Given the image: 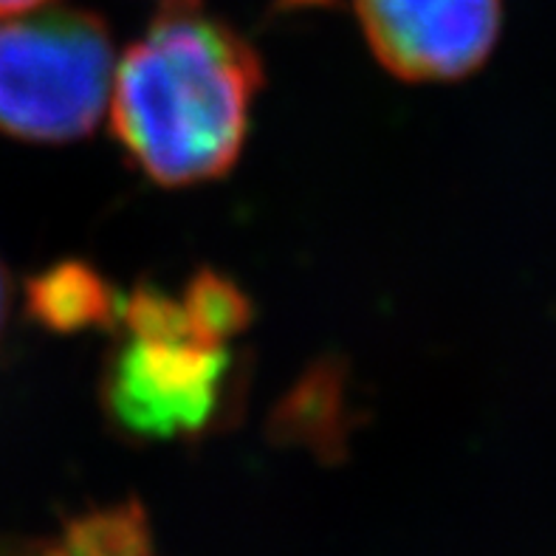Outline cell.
<instances>
[{
    "mask_svg": "<svg viewBox=\"0 0 556 556\" xmlns=\"http://www.w3.org/2000/svg\"><path fill=\"white\" fill-rule=\"evenodd\" d=\"M71 556H153V534L136 501L99 506L65 526Z\"/></svg>",
    "mask_w": 556,
    "mask_h": 556,
    "instance_id": "cell-7",
    "label": "cell"
},
{
    "mask_svg": "<svg viewBox=\"0 0 556 556\" xmlns=\"http://www.w3.org/2000/svg\"><path fill=\"white\" fill-rule=\"evenodd\" d=\"M190 328L201 342L226 345L252 325V300L238 282L212 268H201L181 296Z\"/></svg>",
    "mask_w": 556,
    "mask_h": 556,
    "instance_id": "cell-8",
    "label": "cell"
},
{
    "mask_svg": "<svg viewBox=\"0 0 556 556\" xmlns=\"http://www.w3.org/2000/svg\"><path fill=\"white\" fill-rule=\"evenodd\" d=\"M119 303L111 282L83 261H63L26 282V311L54 333L111 328L119 323Z\"/></svg>",
    "mask_w": 556,
    "mask_h": 556,
    "instance_id": "cell-6",
    "label": "cell"
},
{
    "mask_svg": "<svg viewBox=\"0 0 556 556\" xmlns=\"http://www.w3.org/2000/svg\"><path fill=\"white\" fill-rule=\"evenodd\" d=\"M333 0H275L277 9H286V12H296V9H319L331 7Z\"/></svg>",
    "mask_w": 556,
    "mask_h": 556,
    "instance_id": "cell-11",
    "label": "cell"
},
{
    "mask_svg": "<svg viewBox=\"0 0 556 556\" xmlns=\"http://www.w3.org/2000/svg\"><path fill=\"white\" fill-rule=\"evenodd\" d=\"M362 31L390 74L446 83L472 74L501 35V0H356Z\"/></svg>",
    "mask_w": 556,
    "mask_h": 556,
    "instance_id": "cell-4",
    "label": "cell"
},
{
    "mask_svg": "<svg viewBox=\"0 0 556 556\" xmlns=\"http://www.w3.org/2000/svg\"><path fill=\"white\" fill-rule=\"evenodd\" d=\"M359 421L351 370L337 356H325L305 367L282 393L266 432L277 446H296L319 460H342Z\"/></svg>",
    "mask_w": 556,
    "mask_h": 556,
    "instance_id": "cell-5",
    "label": "cell"
},
{
    "mask_svg": "<svg viewBox=\"0 0 556 556\" xmlns=\"http://www.w3.org/2000/svg\"><path fill=\"white\" fill-rule=\"evenodd\" d=\"M49 0H0V14H21L28 9H37Z\"/></svg>",
    "mask_w": 556,
    "mask_h": 556,
    "instance_id": "cell-10",
    "label": "cell"
},
{
    "mask_svg": "<svg viewBox=\"0 0 556 556\" xmlns=\"http://www.w3.org/2000/svg\"><path fill=\"white\" fill-rule=\"evenodd\" d=\"M232 356L192 337H130L108 356L102 407L134 441L201 438L229 407Z\"/></svg>",
    "mask_w": 556,
    "mask_h": 556,
    "instance_id": "cell-3",
    "label": "cell"
},
{
    "mask_svg": "<svg viewBox=\"0 0 556 556\" xmlns=\"http://www.w3.org/2000/svg\"><path fill=\"white\" fill-rule=\"evenodd\" d=\"M167 3L122 56L113 134L150 181L190 187L240 159L263 63L238 28L192 0Z\"/></svg>",
    "mask_w": 556,
    "mask_h": 556,
    "instance_id": "cell-1",
    "label": "cell"
},
{
    "mask_svg": "<svg viewBox=\"0 0 556 556\" xmlns=\"http://www.w3.org/2000/svg\"><path fill=\"white\" fill-rule=\"evenodd\" d=\"M113 79L105 21L54 9L0 23V130L26 141L83 139L99 125Z\"/></svg>",
    "mask_w": 556,
    "mask_h": 556,
    "instance_id": "cell-2",
    "label": "cell"
},
{
    "mask_svg": "<svg viewBox=\"0 0 556 556\" xmlns=\"http://www.w3.org/2000/svg\"><path fill=\"white\" fill-rule=\"evenodd\" d=\"M7 303H9V282H7V271L0 268V325H3V317H7Z\"/></svg>",
    "mask_w": 556,
    "mask_h": 556,
    "instance_id": "cell-12",
    "label": "cell"
},
{
    "mask_svg": "<svg viewBox=\"0 0 556 556\" xmlns=\"http://www.w3.org/2000/svg\"><path fill=\"white\" fill-rule=\"evenodd\" d=\"M3 556H71V551L54 543H21L7 548Z\"/></svg>",
    "mask_w": 556,
    "mask_h": 556,
    "instance_id": "cell-9",
    "label": "cell"
}]
</instances>
